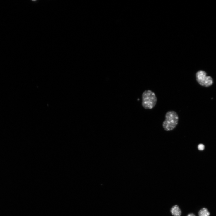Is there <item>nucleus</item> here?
Returning a JSON list of instances; mask_svg holds the SVG:
<instances>
[{
    "label": "nucleus",
    "instance_id": "obj_1",
    "mask_svg": "<svg viewBox=\"0 0 216 216\" xmlns=\"http://www.w3.org/2000/svg\"><path fill=\"white\" fill-rule=\"evenodd\" d=\"M157 102V97L153 91L150 90L144 91L142 95V105L146 109H151Z\"/></svg>",
    "mask_w": 216,
    "mask_h": 216
},
{
    "label": "nucleus",
    "instance_id": "obj_2",
    "mask_svg": "<svg viewBox=\"0 0 216 216\" xmlns=\"http://www.w3.org/2000/svg\"><path fill=\"white\" fill-rule=\"evenodd\" d=\"M165 118L162 124L164 130L169 131L174 129L178 125L179 121L177 113L174 111H168L166 114Z\"/></svg>",
    "mask_w": 216,
    "mask_h": 216
},
{
    "label": "nucleus",
    "instance_id": "obj_3",
    "mask_svg": "<svg viewBox=\"0 0 216 216\" xmlns=\"http://www.w3.org/2000/svg\"><path fill=\"white\" fill-rule=\"evenodd\" d=\"M196 78L197 82L203 87H209L213 83V80L210 76H207L206 72L202 70L198 71L196 73Z\"/></svg>",
    "mask_w": 216,
    "mask_h": 216
},
{
    "label": "nucleus",
    "instance_id": "obj_4",
    "mask_svg": "<svg viewBox=\"0 0 216 216\" xmlns=\"http://www.w3.org/2000/svg\"><path fill=\"white\" fill-rule=\"evenodd\" d=\"M171 211L174 216H180L182 214L181 210L177 205L174 206L172 208Z\"/></svg>",
    "mask_w": 216,
    "mask_h": 216
},
{
    "label": "nucleus",
    "instance_id": "obj_5",
    "mask_svg": "<svg viewBox=\"0 0 216 216\" xmlns=\"http://www.w3.org/2000/svg\"><path fill=\"white\" fill-rule=\"evenodd\" d=\"M199 216H210V213L207 208H203L198 212Z\"/></svg>",
    "mask_w": 216,
    "mask_h": 216
},
{
    "label": "nucleus",
    "instance_id": "obj_6",
    "mask_svg": "<svg viewBox=\"0 0 216 216\" xmlns=\"http://www.w3.org/2000/svg\"><path fill=\"white\" fill-rule=\"evenodd\" d=\"M198 148L200 150H203L205 148V146L203 144H200L198 146Z\"/></svg>",
    "mask_w": 216,
    "mask_h": 216
},
{
    "label": "nucleus",
    "instance_id": "obj_7",
    "mask_svg": "<svg viewBox=\"0 0 216 216\" xmlns=\"http://www.w3.org/2000/svg\"><path fill=\"white\" fill-rule=\"evenodd\" d=\"M187 216H196V215L194 214L191 213L188 214Z\"/></svg>",
    "mask_w": 216,
    "mask_h": 216
}]
</instances>
